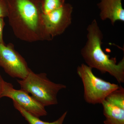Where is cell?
Listing matches in <instances>:
<instances>
[{
  "mask_svg": "<svg viewBox=\"0 0 124 124\" xmlns=\"http://www.w3.org/2000/svg\"><path fill=\"white\" fill-rule=\"evenodd\" d=\"M9 23L17 38L26 42L49 41L43 26L40 0H7Z\"/></svg>",
  "mask_w": 124,
  "mask_h": 124,
  "instance_id": "6da1fadb",
  "label": "cell"
},
{
  "mask_svg": "<svg viewBox=\"0 0 124 124\" xmlns=\"http://www.w3.org/2000/svg\"><path fill=\"white\" fill-rule=\"evenodd\" d=\"M87 41L81 53L86 65L102 73H108L120 84L124 83V57L118 63L115 58H110L102 48L103 34L96 19L87 28Z\"/></svg>",
  "mask_w": 124,
  "mask_h": 124,
  "instance_id": "7a4b0ae2",
  "label": "cell"
},
{
  "mask_svg": "<svg viewBox=\"0 0 124 124\" xmlns=\"http://www.w3.org/2000/svg\"><path fill=\"white\" fill-rule=\"evenodd\" d=\"M17 81L21 89L31 94L32 97L45 107L58 104V93L66 88L65 85L52 82L46 73L37 74L31 70L26 78Z\"/></svg>",
  "mask_w": 124,
  "mask_h": 124,
  "instance_id": "3957f363",
  "label": "cell"
},
{
  "mask_svg": "<svg viewBox=\"0 0 124 124\" xmlns=\"http://www.w3.org/2000/svg\"><path fill=\"white\" fill-rule=\"evenodd\" d=\"M92 69L86 64L82 63L78 67L77 72L83 83L85 101L89 104H101L105 98L118 88L119 85L97 77Z\"/></svg>",
  "mask_w": 124,
  "mask_h": 124,
  "instance_id": "277c9868",
  "label": "cell"
},
{
  "mask_svg": "<svg viewBox=\"0 0 124 124\" xmlns=\"http://www.w3.org/2000/svg\"><path fill=\"white\" fill-rule=\"evenodd\" d=\"M0 67L11 77L22 79L26 78L31 70L12 43L0 44Z\"/></svg>",
  "mask_w": 124,
  "mask_h": 124,
  "instance_id": "5b68a950",
  "label": "cell"
},
{
  "mask_svg": "<svg viewBox=\"0 0 124 124\" xmlns=\"http://www.w3.org/2000/svg\"><path fill=\"white\" fill-rule=\"evenodd\" d=\"M72 11V6L65 3L59 8L48 13L42 14L43 26L50 41L63 33L70 25Z\"/></svg>",
  "mask_w": 124,
  "mask_h": 124,
  "instance_id": "8992f818",
  "label": "cell"
},
{
  "mask_svg": "<svg viewBox=\"0 0 124 124\" xmlns=\"http://www.w3.org/2000/svg\"><path fill=\"white\" fill-rule=\"evenodd\" d=\"M7 97L11 99L20 107L31 115L39 117L47 115L45 107L36 101L26 92L21 89L14 88L12 84L4 81L1 98Z\"/></svg>",
  "mask_w": 124,
  "mask_h": 124,
  "instance_id": "52a82bcc",
  "label": "cell"
},
{
  "mask_svg": "<svg viewBox=\"0 0 124 124\" xmlns=\"http://www.w3.org/2000/svg\"><path fill=\"white\" fill-rule=\"evenodd\" d=\"M105 124H124V89L120 85L102 103Z\"/></svg>",
  "mask_w": 124,
  "mask_h": 124,
  "instance_id": "ba28073f",
  "label": "cell"
},
{
  "mask_svg": "<svg viewBox=\"0 0 124 124\" xmlns=\"http://www.w3.org/2000/svg\"><path fill=\"white\" fill-rule=\"evenodd\" d=\"M122 0H100L98 6L100 9V18L109 19L114 25L116 21L124 22V10Z\"/></svg>",
  "mask_w": 124,
  "mask_h": 124,
  "instance_id": "9c48e42d",
  "label": "cell"
},
{
  "mask_svg": "<svg viewBox=\"0 0 124 124\" xmlns=\"http://www.w3.org/2000/svg\"><path fill=\"white\" fill-rule=\"evenodd\" d=\"M13 102L15 108L20 112L22 116L25 118V120L28 122L29 124H62L67 113V112H65L58 119L54 122H45L40 120L39 117H36L31 115L20 107L17 103L14 101Z\"/></svg>",
  "mask_w": 124,
  "mask_h": 124,
  "instance_id": "30bf717a",
  "label": "cell"
},
{
  "mask_svg": "<svg viewBox=\"0 0 124 124\" xmlns=\"http://www.w3.org/2000/svg\"><path fill=\"white\" fill-rule=\"evenodd\" d=\"M65 0H40L42 14L48 13L62 7L65 4Z\"/></svg>",
  "mask_w": 124,
  "mask_h": 124,
  "instance_id": "8fae6325",
  "label": "cell"
},
{
  "mask_svg": "<svg viewBox=\"0 0 124 124\" xmlns=\"http://www.w3.org/2000/svg\"><path fill=\"white\" fill-rule=\"evenodd\" d=\"M8 12L7 0H0V18L7 17Z\"/></svg>",
  "mask_w": 124,
  "mask_h": 124,
  "instance_id": "7c38bea8",
  "label": "cell"
},
{
  "mask_svg": "<svg viewBox=\"0 0 124 124\" xmlns=\"http://www.w3.org/2000/svg\"><path fill=\"white\" fill-rule=\"evenodd\" d=\"M5 25L4 18H0V44H5L3 37V30Z\"/></svg>",
  "mask_w": 124,
  "mask_h": 124,
  "instance_id": "4fadbf2b",
  "label": "cell"
},
{
  "mask_svg": "<svg viewBox=\"0 0 124 124\" xmlns=\"http://www.w3.org/2000/svg\"><path fill=\"white\" fill-rule=\"evenodd\" d=\"M4 80L2 79V77L0 74V99L1 98V94L2 93V85H3V82Z\"/></svg>",
  "mask_w": 124,
  "mask_h": 124,
  "instance_id": "5bb4252c",
  "label": "cell"
}]
</instances>
